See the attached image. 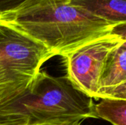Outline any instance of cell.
<instances>
[{"label": "cell", "instance_id": "1", "mask_svg": "<svg viewBox=\"0 0 126 125\" xmlns=\"http://www.w3.org/2000/svg\"><path fill=\"white\" fill-rule=\"evenodd\" d=\"M2 12L53 56H63L121 26L93 15L70 0H24L15 8Z\"/></svg>", "mask_w": 126, "mask_h": 125}, {"label": "cell", "instance_id": "2", "mask_svg": "<svg viewBox=\"0 0 126 125\" xmlns=\"http://www.w3.org/2000/svg\"><path fill=\"white\" fill-rule=\"evenodd\" d=\"M94 105L66 77L39 71L24 91L0 105V125L82 122L94 118Z\"/></svg>", "mask_w": 126, "mask_h": 125}, {"label": "cell", "instance_id": "3", "mask_svg": "<svg viewBox=\"0 0 126 125\" xmlns=\"http://www.w3.org/2000/svg\"><path fill=\"white\" fill-rule=\"evenodd\" d=\"M52 57L49 49L3 13L0 20V105L24 91L41 66Z\"/></svg>", "mask_w": 126, "mask_h": 125}, {"label": "cell", "instance_id": "4", "mask_svg": "<svg viewBox=\"0 0 126 125\" xmlns=\"http://www.w3.org/2000/svg\"><path fill=\"white\" fill-rule=\"evenodd\" d=\"M126 25L61 56L66 77L78 89L92 99H98V80L107 56L126 41Z\"/></svg>", "mask_w": 126, "mask_h": 125}, {"label": "cell", "instance_id": "5", "mask_svg": "<svg viewBox=\"0 0 126 125\" xmlns=\"http://www.w3.org/2000/svg\"><path fill=\"white\" fill-rule=\"evenodd\" d=\"M97 98L126 99V41L106 59L98 80Z\"/></svg>", "mask_w": 126, "mask_h": 125}, {"label": "cell", "instance_id": "6", "mask_svg": "<svg viewBox=\"0 0 126 125\" xmlns=\"http://www.w3.org/2000/svg\"><path fill=\"white\" fill-rule=\"evenodd\" d=\"M93 15L111 23L126 24V0H70Z\"/></svg>", "mask_w": 126, "mask_h": 125}, {"label": "cell", "instance_id": "7", "mask_svg": "<svg viewBox=\"0 0 126 125\" xmlns=\"http://www.w3.org/2000/svg\"><path fill=\"white\" fill-rule=\"evenodd\" d=\"M94 118H100L113 125H126V99L102 98L94 105Z\"/></svg>", "mask_w": 126, "mask_h": 125}, {"label": "cell", "instance_id": "8", "mask_svg": "<svg viewBox=\"0 0 126 125\" xmlns=\"http://www.w3.org/2000/svg\"><path fill=\"white\" fill-rule=\"evenodd\" d=\"M24 0H0V11L10 10Z\"/></svg>", "mask_w": 126, "mask_h": 125}, {"label": "cell", "instance_id": "9", "mask_svg": "<svg viewBox=\"0 0 126 125\" xmlns=\"http://www.w3.org/2000/svg\"><path fill=\"white\" fill-rule=\"evenodd\" d=\"M80 122H75L70 123H47V124H41L38 125H80Z\"/></svg>", "mask_w": 126, "mask_h": 125}, {"label": "cell", "instance_id": "10", "mask_svg": "<svg viewBox=\"0 0 126 125\" xmlns=\"http://www.w3.org/2000/svg\"><path fill=\"white\" fill-rule=\"evenodd\" d=\"M2 15H3V13H2L1 11H0V20H1V18H2Z\"/></svg>", "mask_w": 126, "mask_h": 125}]
</instances>
